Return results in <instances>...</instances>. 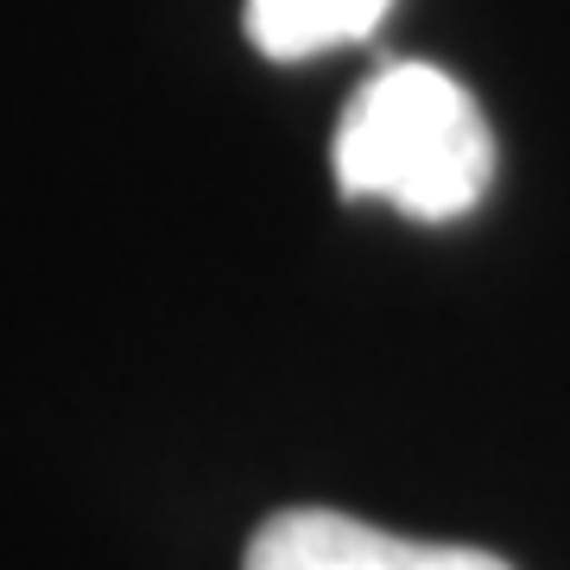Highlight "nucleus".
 <instances>
[{
    "instance_id": "f257e3e1",
    "label": "nucleus",
    "mask_w": 570,
    "mask_h": 570,
    "mask_svg": "<svg viewBox=\"0 0 570 570\" xmlns=\"http://www.w3.org/2000/svg\"><path fill=\"white\" fill-rule=\"evenodd\" d=\"M336 190L450 223L489 197L494 134L463 82L438 63H387L336 121Z\"/></svg>"
},
{
    "instance_id": "7ed1b4c3",
    "label": "nucleus",
    "mask_w": 570,
    "mask_h": 570,
    "mask_svg": "<svg viewBox=\"0 0 570 570\" xmlns=\"http://www.w3.org/2000/svg\"><path fill=\"white\" fill-rule=\"evenodd\" d=\"M393 0H247V39L273 63L324 58L336 45L374 39Z\"/></svg>"
},
{
    "instance_id": "f03ea898",
    "label": "nucleus",
    "mask_w": 570,
    "mask_h": 570,
    "mask_svg": "<svg viewBox=\"0 0 570 570\" xmlns=\"http://www.w3.org/2000/svg\"><path fill=\"white\" fill-rule=\"evenodd\" d=\"M242 570H513L494 551L475 546H425V539H400L367 520L330 508H285L273 513Z\"/></svg>"
}]
</instances>
